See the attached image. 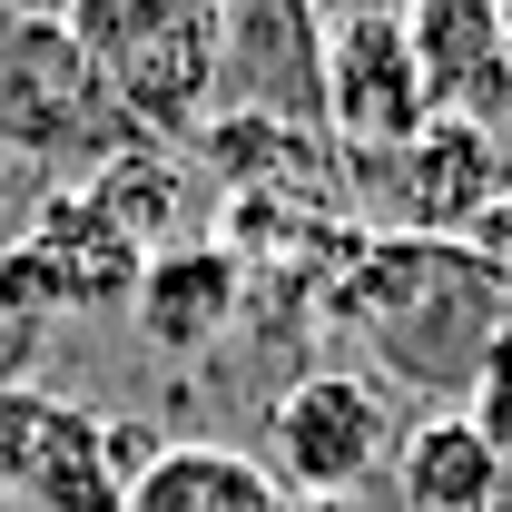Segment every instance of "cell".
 I'll use <instances>...</instances> for the list:
<instances>
[{
    "label": "cell",
    "mask_w": 512,
    "mask_h": 512,
    "mask_svg": "<svg viewBox=\"0 0 512 512\" xmlns=\"http://www.w3.org/2000/svg\"><path fill=\"white\" fill-rule=\"evenodd\" d=\"M503 10H512V0H503Z\"/></svg>",
    "instance_id": "obj_15"
},
{
    "label": "cell",
    "mask_w": 512,
    "mask_h": 512,
    "mask_svg": "<svg viewBox=\"0 0 512 512\" xmlns=\"http://www.w3.org/2000/svg\"><path fill=\"white\" fill-rule=\"evenodd\" d=\"M138 266H148V247L109 207V188H60L30 217V237L0 256V276L30 286V296H50V306H109V296L138 286Z\"/></svg>",
    "instance_id": "obj_9"
},
{
    "label": "cell",
    "mask_w": 512,
    "mask_h": 512,
    "mask_svg": "<svg viewBox=\"0 0 512 512\" xmlns=\"http://www.w3.org/2000/svg\"><path fill=\"white\" fill-rule=\"evenodd\" d=\"M276 512H355V503H296V493H286V503H276Z\"/></svg>",
    "instance_id": "obj_13"
},
{
    "label": "cell",
    "mask_w": 512,
    "mask_h": 512,
    "mask_svg": "<svg viewBox=\"0 0 512 512\" xmlns=\"http://www.w3.org/2000/svg\"><path fill=\"white\" fill-rule=\"evenodd\" d=\"M217 119H286L325 138V10L316 0H227Z\"/></svg>",
    "instance_id": "obj_7"
},
{
    "label": "cell",
    "mask_w": 512,
    "mask_h": 512,
    "mask_svg": "<svg viewBox=\"0 0 512 512\" xmlns=\"http://www.w3.org/2000/svg\"><path fill=\"white\" fill-rule=\"evenodd\" d=\"M60 30L138 138H188L217 119L227 0H60Z\"/></svg>",
    "instance_id": "obj_2"
},
{
    "label": "cell",
    "mask_w": 512,
    "mask_h": 512,
    "mask_svg": "<svg viewBox=\"0 0 512 512\" xmlns=\"http://www.w3.org/2000/svg\"><path fill=\"white\" fill-rule=\"evenodd\" d=\"M138 128L109 109V89L89 79V60L69 50L60 10H20L0 20V148L40 158V168H99L119 158Z\"/></svg>",
    "instance_id": "obj_3"
},
{
    "label": "cell",
    "mask_w": 512,
    "mask_h": 512,
    "mask_svg": "<svg viewBox=\"0 0 512 512\" xmlns=\"http://www.w3.org/2000/svg\"><path fill=\"white\" fill-rule=\"evenodd\" d=\"M30 10H40V0H30ZM50 10H60V0H50Z\"/></svg>",
    "instance_id": "obj_14"
},
{
    "label": "cell",
    "mask_w": 512,
    "mask_h": 512,
    "mask_svg": "<svg viewBox=\"0 0 512 512\" xmlns=\"http://www.w3.org/2000/svg\"><path fill=\"white\" fill-rule=\"evenodd\" d=\"M286 493L266 483V463L237 444H168L138 483L119 493V512H276Z\"/></svg>",
    "instance_id": "obj_12"
},
{
    "label": "cell",
    "mask_w": 512,
    "mask_h": 512,
    "mask_svg": "<svg viewBox=\"0 0 512 512\" xmlns=\"http://www.w3.org/2000/svg\"><path fill=\"white\" fill-rule=\"evenodd\" d=\"M404 512H503V444L473 414H414L394 434Z\"/></svg>",
    "instance_id": "obj_11"
},
{
    "label": "cell",
    "mask_w": 512,
    "mask_h": 512,
    "mask_svg": "<svg viewBox=\"0 0 512 512\" xmlns=\"http://www.w3.org/2000/svg\"><path fill=\"white\" fill-rule=\"evenodd\" d=\"M247 306V276L227 247H148L138 286H128V316L158 355H207Z\"/></svg>",
    "instance_id": "obj_10"
},
{
    "label": "cell",
    "mask_w": 512,
    "mask_h": 512,
    "mask_svg": "<svg viewBox=\"0 0 512 512\" xmlns=\"http://www.w3.org/2000/svg\"><path fill=\"white\" fill-rule=\"evenodd\" d=\"M424 109L512 138V10L503 0H394Z\"/></svg>",
    "instance_id": "obj_8"
},
{
    "label": "cell",
    "mask_w": 512,
    "mask_h": 512,
    "mask_svg": "<svg viewBox=\"0 0 512 512\" xmlns=\"http://www.w3.org/2000/svg\"><path fill=\"white\" fill-rule=\"evenodd\" d=\"M424 128H434V109H424V79H414L394 0L335 10L325 20V148L335 158H394Z\"/></svg>",
    "instance_id": "obj_6"
},
{
    "label": "cell",
    "mask_w": 512,
    "mask_h": 512,
    "mask_svg": "<svg viewBox=\"0 0 512 512\" xmlns=\"http://www.w3.org/2000/svg\"><path fill=\"white\" fill-rule=\"evenodd\" d=\"M345 188L384 217V237L473 247V227L512 197V138L463 128V119H434L414 148H394V158H345Z\"/></svg>",
    "instance_id": "obj_5"
},
{
    "label": "cell",
    "mask_w": 512,
    "mask_h": 512,
    "mask_svg": "<svg viewBox=\"0 0 512 512\" xmlns=\"http://www.w3.org/2000/svg\"><path fill=\"white\" fill-rule=\"evenodd\" d=\"M335 325L375 355L384 384L424 394V414H473L512 335V276L444 237H375L335 276Z\"/></svg>",
    "instance_id": "obj_1"
},
{
    "label": "cell",
    "mask_w": 512,
    "mask_h": 512,
    "mask_svg": "<svg viewBox=\"0 0 512 512\" xmlns=\"http://www.w3.org/2000/svg\"><path fill=\"white\" fill-rule=\"evenodd\" d=\"M394 434H404V424L384 414V384L325 365V375H296L266 404V453H256V463H266V483L296 493V503H355L384 463H394Z\"/></svg>",
    "instance_id": "obj_4"
}]
</instances>
